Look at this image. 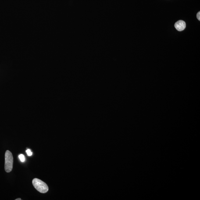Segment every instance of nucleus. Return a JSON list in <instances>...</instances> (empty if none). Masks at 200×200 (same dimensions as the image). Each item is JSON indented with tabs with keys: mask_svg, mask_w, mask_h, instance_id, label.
Segmentation results:
<instances>
[{
	"mask_svg": "<svg viewBox=\"0 0 200 200\" xmlns=\"http://www.w3.org/2000/svg\"><path fill=\"white\" fill-rule=\"evenodd\" d=\"M21 199L20 198H18V199H15V200H21Z\"/></svg>",
	"mask_w": 200,
	"mask_h": 200,
	"instance_id": "nucleus-7",
	"label": "nucleus"
},
{
	"mask_svg": "<svg viewBox=\"0 0 200 200\" xmlns=\"http://www.w3.org/2000/svg\"><path fill=\"white\" fill-rule=\"evenodd\" d=\"M26 153L29 156H31L32 155V153L31 152L30 149H28L26 151Z\"/></svg>",
	"mask_w": 200,
	"mask_h": 200,
	"instance_id": "nucleus-5",
	"label": "nucleus"
},
{
	"mask_svg": "<svg viewBox=\"0 0 200 200\" xmlns=\"http://www.w3.org/2000/svg\"><path fill=\"white\" fill-rule=\"evenodd\" d=\"M32 184L35 188L40 193L44 194L48 191V186L46 183L38 179H33Z\"/></svg>",
	"mask_w": 200,
	"mask_h": 200,
	"instance_id": "nucleus-2",
	"label": "nucleus"
},
{
	"mask_svg": "<svg viewBox=\"0 0 200 200\" xmlns=\"http://www.w3.org/2000/svg\"><path fill=\"white\" fill-rule=\"evenodd\" d=\"M186 24L185 22L182 20H180L176 22L175 24V27L179 31H182L185 29Z\"/></svg>",
	"mask_w": 200,
	"mask_h": 200,
	"instance_id": "nucleus-3",
	"label": "nucleus"
},
{
	"mask_svg": "<svg viewBox=\"0 0 200 200\" xmlns=\"http://www.w3.org/2000/svg\"><path fill=\"white\" fill-rule=\"evenodd\" d=\"M197 18L199 20H200V12H199L197 13Z\"/></svg>",
	"mask_w": 200,
	"mask_h": 200,
	"instance_id": "nucleus-6",
	"label": "nucleus"
},
{
	"mask_svg": "<svg viewBox=\"0 0 200 200\" xmlns=\"http://www.w3.org/2000/svg\"><path fill=\"white\" fill-rule=\"evenodd\" d=\"M13 155L10 151H6L5 154V169L7 173L10 172L13 169Z\"/></svg>",
	"mask_w": 200,
	"mask_h": 200,
	"instance_id": "nucleus-1",
	"label": "nucleus"
},
{
	"mask_svg": "<svg viewBox=\"0 0 200 200\" xmlns=\"http://www.w3.org/2000/svg\"><path fill=\"white\" fill-rule=\"evenodd\" d=\"M19 158L22 162H24L25 160L24 155H23V154H20V155H19Z\"/></svg>",
	"mask_w": 200,
	"mask_h": 200,
	"instance_id": "nucleus-4",
	"label": "nucleus"
}]
</instances>
